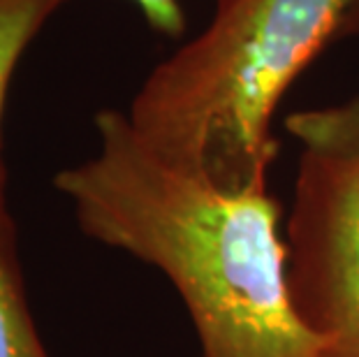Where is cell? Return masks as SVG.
Returning a JSON list of instances; mask_svg holds the SVG:
<instances>
[{"label": "cell", "mask_w": 359, "mask_h": 357, "mask_svg": "<svg viewBox=\"0 0 359 357\" xmlns=\"http://www.w3.org/2000/svg\"><path fill=\"white\" fill-rule=\"evenodd\" d=\"M97 151L53 186L97 244L156 267L179 292L202 357H318L287 283L280 204L269 186L223 188L167 161L128 114H95Z\"/></svg>", "instance_id": "cell-1"}, {"label": "cell", "mask_w": 359, "mask_h": 357, "mask_svg": "<svg viewBox=\"0 0 359 357\" xmlns=\"http://www.w3.org/2000/svg\"><path fill=\"white\" fill-rule=\"evenodd\" d=\"M285 128L302 149L359 161V93L332 107L290 114Z\"/></svg>", "instance_id": "cell-6"}, {"label": "cell", "mask_w": 359, "mask_h": 357, "mask_svg": "<svg viewBox=\"0 0 359 357\" xmlns=\"http://www.w3.org/2000/svg\"><path fill=\"white\" fill-rule=\"evenodd\" d=\"M353 35L359 0H218L209 26L151 70L126 114L167 161L232 191L269 186L278 102Z\"/></svg>", "instance_id": "cell-2"}, {"label": "cell", "mask_w": 359, "mask_h": 357, "mask_svg": "<svg viewBox=\"0 0 359 357\" xmlns=\"http://www.w3.org/2000/svg\"><path fill=\"white\" fill-rule=\"evenodd\" d=\"M285 244L290 297L318 357H359V161L302 149Z\"/></svg>", "instance_id": "cell-3"}, {"label": "cell", "mask_w": 359, "mask_h": 357, "mask_svg": "<svg viewBox=\"0 0 359 357\" xmlns=\"http://www.w3.org/2000/svg\"><path fill=\"white\" fill-rule=\"evenodd\" d=\"M67 0H0V158H5L7 97L30 44Z\"/></svg>", "instance_id": "cell-5"}, {"label": "cell", "mask_w": 359, "mask_h": 357, "mask_svg": "<svg viewBox=\"0 0 359 357\" xmlns=\"http://www.w3.org/2000/svg\"><path fill=\"white\" fill-rule=\"evenodd\" d=\"M0 357H49L28 307L5 158H0Z\"/></svg>", "instance_id": "cell-4"}, {"label": "cell", "mask_w": 359, "mask_h": 357, "mask_svg": "<svg viewBox=\"0 0 359 357\" xmlns=\"http://www.w3.org/2000/svg\"><path fill=\"white\" fill-rule=\"evenodd\" d=\"M140 7L144 21L151 30L165 37H181L186 30V14L181 0H130Z\"/></svg>", "instance_id": "cell-7"}]
</instances>
